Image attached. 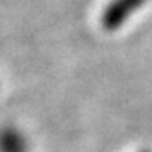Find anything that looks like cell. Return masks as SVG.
<instances>
[{"label": "cell", "instance_id": "3", "mask_svg": "<svg viewBox=\"0 0 152 152\" xmlns=\"http://www.w3.org/2000/svg\"><path fill=\"white\" fill-rule=\"evenodd\" d=\"M140 152H151V151H147V149H144V151H140Z\"/></svg>", "mask_w": 152, "mask_h": 152}, {"label": "cell", "instance_id": "1", "mask_svg": "<svg viewBox=\"0 0 152 152\" xmlns=\"http://www.w3.org/2000/svg\"><path fill=\"white\" fill-rule=\"evenodd\" d=\"M145 2L147 0H110L102 12V27L107 32L118 31Z\"/></svg>", "mask_w": 152, "mask_h": 152}, {"label": "cell", "instance_id": "2", "mask_svg": "<svg viewBox=\"0 0 152 152\" xmlns=\"http://www.w3.org/2000/svg\"><path fill=\"white\" fill-rule=\"evenodd\" d=\"M0 152H29V142L24 132L14 125L0 127Z\"/></svg>", "mask_w": 152, "mask_h": 152}]
</instances>
